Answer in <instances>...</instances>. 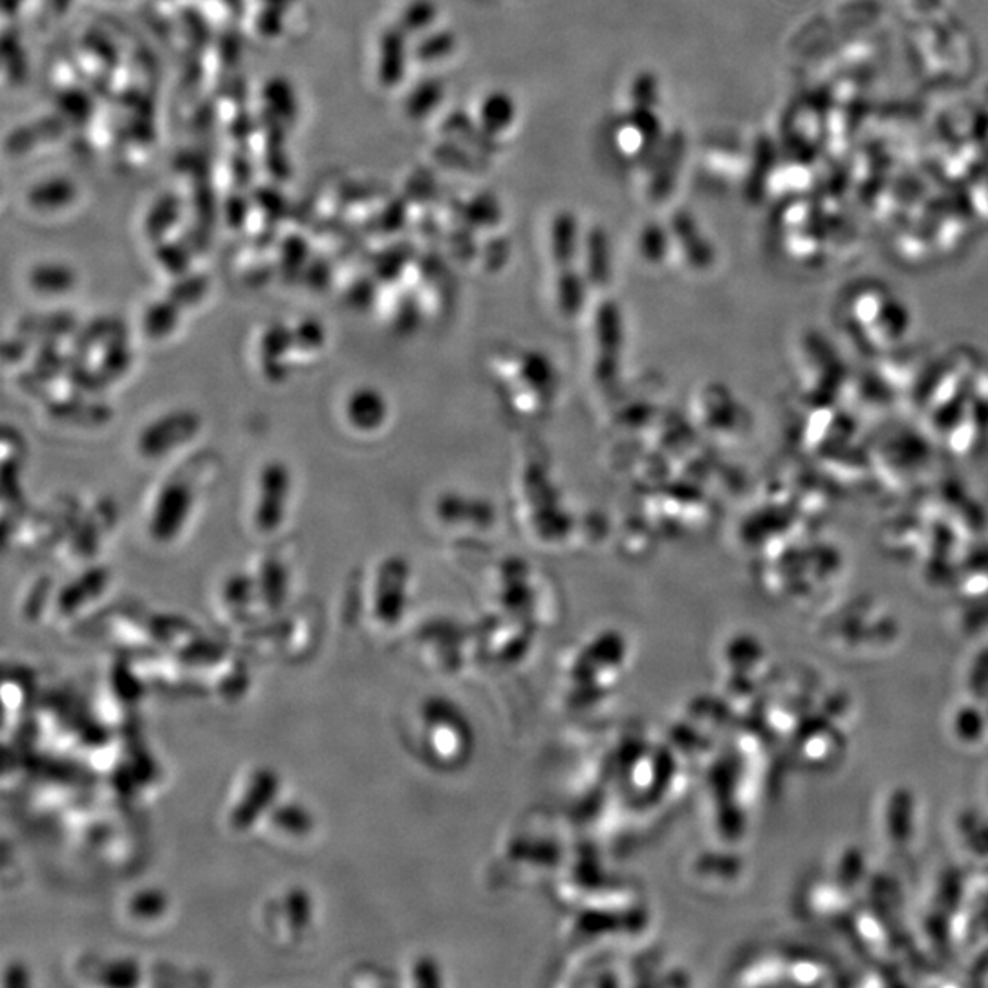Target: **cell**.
I'll return each mask as SVG.
<instances>
[{"mask_svg": "<svg viewBox=\"0 0 988 988\" xmlns=\"http://www.w3.org/2000/svg\"><path fill=\"white\" fill-rule=\"evenodd\" d=\"M343 414L355 433H376L387 422L388 401L376 387H357L344 399Z\"/></svg>", "mask_w": 988, "mask_h": 988, "instance_id": "52a82bcc", "label": "cell"}, {"mask_svg": "<svg viewBox=\"0 0 988 988\" xmlns=\"http://www.w3.org/2000/svg\"><path fill=\"white\" fill-rule=\"evenodd\" d=\"M78 284V275L62 262H43L30 271V287L45 297H62Z\"/></svg>", "mask_w": 988, "mask_h": 988, "instance_id": "5bb4252c", "label": "cell"}, {"mask_svg": "<svg viewBox=\"0 0 988 988\" xmlns=\"http://www.w3.org/2000/svg\"><path fill=\"white\" fill-rule=\"evenodd\" d=\"M116 511L108 504H97L86 517L79 518V522L73 526L70 537L73 540V550L78 551L81 556L96 555L97 545L103 534L107 533V529L114 524Z\"/></svg>", "mask_w": 988, "mask_h": 988, "instance_id": "30bf717a", "label": "cell"}, {"mask_svg": "<svg viewBox=\"0 0 988 988\" xmlns=\"http://www.w3.org/2000/svg\"><path fill=\"white\" fill-rule=\"evenodd\" d=\"M295 350L293 326L282 320H273L266 326L259 338V361L262 376L273 385H282L292 376V355Z\"/></svg>", "mask_w": 988, "mask_h": 988, "instance_id": "5b68a950", "label": "cell"}, {"mask_svg": "<svg viewBox=\"0 0 988 988\" xmlns=\"http://www.w3.org/2000/svg\"><path fill=\"white\" fill-rule=\"evenodd\" d=\"M181 314H184V309L173 298L165 297L160 298V301H152L141 314V333L146 339L154 341V343L167 341V339L173 338L178 332Z\"/></svg>", "mask_w": 988, "mask_h": 988, "instance_id": "8fae6325", "label": "cell"}, {"mask_svg": "<svg viewBox=\"0 0 988 988\" xmlns=\"http://www.w3.org/2000/svg\"><path fill=\"white\" fill-rule=\"evenodd\" d=\"M293 338L297 354H317L325 349L328 332L322 320L317 317H304L293 325Z\"/></svg>", "mask_w": 988, "mask_h": 988, "instance_id": "ffe728a7", "label": "cell"}, {"mask_svg": "<svg viewBox=\"0 0 988 988\" xmlns=\"http://www.w3.org/2000/svg\"><path fill=\"white\" fill-rule=\"evenodd\" d=\"M222 607L235 619L244 618L251 612V607L260 601L259 586L251 573H231L220 588Z\"/></svg>", "mask_w": 988, "mask_h": 988, "instance_id": "4fadbf2b", "label": "cell"}, {"mask_svg": "<svg viewBox=\"0 0 988 988\" xmlns=\"http://www.w3.org/2000/svg\"><path fill=\"white\" fill-rule=\"evenodd\" d=\"M198 460L178 467L157 489L149 511L146 531L156 544H173L191 520L198 501Z\"/></svg>", "mask_w": 988, "mask_h": 988, "instance_id": "6da1fadb", "label": "cell"}, {"mask_svg": "<svg viewBox=\"0 0 988 988\" xmlns=\"http://www.w3.org/2000/svg\"><path fill=\"white\" fill-rule=\"evenodd\" d=\"M50 416L57 422L75 425V427H102L110 422L113 412L103 403H85L81 399L59 401L50 409Z\"/></svg>", "mask_w": 988, "mask_h": 988, "instance_id": "9a60e30c", "label": "cell"}, {"mask_svg": "<svg viewBox=\"0 0 988 988\" xmlns=\"http://www.w3.org/2000/svg\"><path fill=\"white\" fill-rule=\"evenodd\" d=\"M202 427L203 420L197 410L187 407L167 410L141 428L136 449L145 460H162L191 444Z\"/></svg>", "mask_w": 988, "mask_h": 988, "instance_id": "7a4b0ae2", "label": "cell"}, {"mask_svg": "<svg viewBox=\"0 0 988 988\" xmlns=\"http://www.w3.org/2000/svg\"><path fill=\"white\" fill-rule=\"evenodd\" d=\"M110 585V572L105 566L86 567L57 591L56 613L62 619H70L83 612L85 607L96 601Z\"/></svg>", "mask_w": 988, "mask_h": 988, "instance_id": "8992f818", "label": "cell"}, {"mask_svg": "<svg viewBox=\"0 0 988 988\" xmlns=\"http://www.w3.org/2000/svg\"><path fill=\"white\" fill-rule=\"evenodd\" d=\"M127 336V330H125V325L119 319H114V317H102V319H94L92 322L85 326V328H78V332H75V349L78 350H89L92 346H105V344L110 343V341H116V339H121Z\"/></svg>", "mask_w": 988, "mask_h": 988, "instance_id": "e0dca14e", "label": "cell"}, {"mask_svg": "<svg viewBox=\"0 0 988 988\" xmlns=\"http://www.w3.org/2000/svg\"><path fill=\"white\" fill-rule=\"evenodd\" d=\"M279 780L273 771L259 767L247 773L233 791L227 811L230 824L236 832L254 830L255 824L266 820L279 798Z\"/></svg>", "mask_w": 988, "mask_h": 988, "instance_id": "3957f363", "label": "cell"}, {"mask_svg": "<svg viewBox=\"0 0 988 988\" xmlns=\"http://www.w3.org/2000/svg\"><path fill=\"white\" fill-rule=\"evenodd\" d=\"M910 2L919 10H938L943 4V0H910Z\"/></svg>", "mask_w": 988, "mask_h": 988, "instance_id": "603a6c76", "label": "cell"}, {"mask_svg": "<svg viewBox=\"0 0 988 988\" xmlns=\"http://www.w3.org/2000/svg\"><path fill=\"white\" fill-rule=\"evenodd\" d=\"M209 281L203 277H186L170 290L167 297L173 298L181 309L197 308L208 297Z\"/></svg>", "mask_w": 988, "mask_h": 988, "instance_id": "44dd1931", "label": "cell"}, {"mask_svg": "<svg viewBox=\"0 0 988 988\" xmlns=\"http://www.w3.org/2000/svg\"><path fill=\"white\" fill-rule=\"evenodd\" d=\"M515 121V102L504 92H494L482 103V127L489 134H501Z\"/></svg>", "mask_w": 988, "mask_h": 988, "instance_id": "ac0fdd59", "label": "cell"}, {"mask_svg": "<svg viewBox=\"0 0 988 988\" xmlns=\"http://www.w3.org/2000/svg\"><path fill=\"white\" fill-rule=\"evenodd\" d=\"M264 822H270L271 826H275L271 827V830L275 833H281L282 837L286 838L308 837L311 827H314V819H311L308 809H304L297 802H277L275 808L271 809Z\"/></svg>", "mask_w": 988, "mask_h": 988, "instance_id": "2e32d148", "label": "cell"}, {"mask_svg": "<svg viewBox=\"0 0 988 988\" xmlns=\"http://www.w3.org/2000/svg\"><path fill=\"white\" fill-rule=\"evenodd\" d=\"M656 79L651 78L650 73H643V75L635 81V103H639L640 107L650 108L651 105L656 103Z\"/></svg>", "mask_w": 988, "mask_h": 988, "instance_id": "7402d4cb", "label": "cell"}, {"mask_svg": "<svg viewBox=\"0 0 988 988\" xmlns=\"http://www.w3.org/2000/svg\"><path fill=\"white\" fill-rule=\"evenodd\" d=\"M102 363L97 370L105 377V381H116L124 377L132 365V350L127 344V339H116L103 346Z\"/></svg>", "mask_w": 988, "mask_h": 988, "instance_id": "d6986e66", "label": "cell"}, {"mask_svg": "<svg viewBox=\"0 0 988 988\" xmlns=\"http://www.w3.org/2000/svg\"><path fill=\"white\" fill-rule=\"evenodd\" d=\"M292 483L286 461L270 460L260 469L254 509V526L260 534L277 533L286 522Z\"/></svg>", "mask_w": 988, "mask_h": 988, "instance_id": "277c9868", "label": "cell"}, {"mask_svg": "<svg viewBox=\"0 0 988 988\" xmlns=\"http://www.w3.org/2000/svg\"><path fill=\"white\" fill-rule=\"evenodd\" d=\"M170 901L160 887H141L125 898L124 911L127 919L138 927H152L169 914Z\"/></svg>", "mask_w": 988, "mask_h": 988, "instance_id": "9c48e42d", "label": "cell"}, {"mask_svg": "<svg viewBox=\"0 0 988 988\" xmlns=\"http://www.w3.org/2000/svg\"><path fill=\"white\" fill-rule=\"evenodd\" d=\"M259 586L260 602L271 613L281 612L290 593V569L279 555H268L260 562L255 575Z\"/></svg>", "mask_w": 988, "mask_h": 988, "instance_id": "ba28073f", "label": "cell"}, {"mask_svg": "<svg viewBox=\"0 0 988 988\" xmlns=\"http://www.w3.org/2000/svg\"><path fill=\"white\" fill-rule=\"evenodd\" d=\"M78 332V320L67 309L34 314L19 322V333L23 338L45 339V343H56L57 339L67 338Z\"/></svg>", "mask_w": 988, "mask_h": 988, "instance_id": "7c38bea8", "label": "cell"}]
</instances>
